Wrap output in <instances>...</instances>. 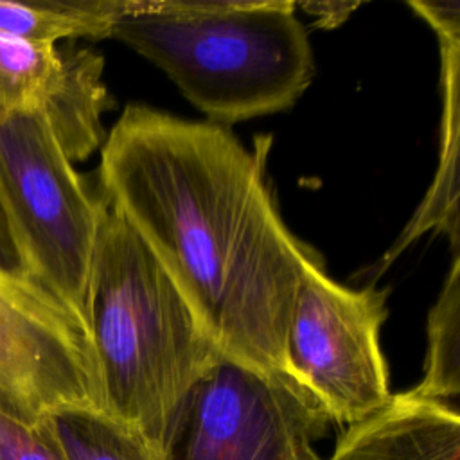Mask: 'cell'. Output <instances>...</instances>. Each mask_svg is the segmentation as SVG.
I'll return each mask as SVG.
<instances>
[{"mask_svg":"<svg viewBox=\"0 0 460 460\" xmlns=\"http://www.w3.org/2000/svg\"><path fill=\"white\" fill-rule=\"evenodd\" d=\"M264 156L225 126L131 104L101 147L99 196L146 244L221 358L296 381L286 332L311 250L284 225Z\"/></svg>","mask_w":460,"mask_h":460,"instance_id":"1","label":"cell"},{"mask_svg":"<svg viewBox=\"0 0 460 460\" xmlns=\"http://www.w3.org/2000/svg\"><path fill=\"white\" fill-rule=\"evenodd\" d=\"M88 340L101 411L158 449L219 358L172 280L106 201L88 284Z\"/></svg>","mask_w":460,"mask_h":460,"instance_id":"2","label":"cell"},{"mask_svg":"<svg viewBox=\"0 0 460 460\" xmlns=\"http://www.w3.org/2000/svg\"><path fill=\"white\" fill-rule=\"evenodd\" d=\"M296 2L129 0L111 36L158 66L207 122L282 111L314 75Z\"/></svg>","mask_w":460,"mask_h":460,"instance_id":"3","label":"cell"},{"mask_svg":"<svg viewBox=\"0 0 460 460\" xmlns=\"http://www.w3.org/2000/svg\"><path fill=\"white\" fill-rule=\"evenodd\" d=\"M104 201L36 111L0 110V235L11 268L52 293L88 334V284Z\"/></svg>","mask_w":460,"mask_h":460,"instance_id":"4","label":"cell"},{"mask_svg":"<svg viewBox=\"0 0 460 460\" xmlns=\"http://www.w3.org/2000/svg\"><path fill=\"white\" fill-rule=\"evenodd\" d=\"M386 289H350L331 279L313 252L304 261L293 298L286 359L293 377L332 422L354 424L390 399L379 345Z\"/></svg>","mask_w":460,"mask_h":460,"instance_id":"5","label":"cell"},{"mask_svg":"<svg viewBox=\"0 0 460 460\" xmlns=\"http://www.w3.org/2000/svg\"><path fill=\"white\" fill-rule=\"evenodd\" d=\"M331 417L296 381L217 358L164 440L167 460H322Z\"/></svg>","mask_w":460,"mask_h":460,"instance_id":"6","label":"cell"},{"mask_svg":"<svg viewBox=\"0 0 460 460\" xmlns=\"http://www.w3.org/2000/svg\"><path fill=\"white\" fill-rule=\"evenodd\" d=\"M101 410L88 334L45 288L0 262V411L25 424Z\"/></svg>","mask_w":460,"mask_h":460,"instance_id":"7","label":"cell"},{"mask_svg":"<svg viewBox=\"0 0 460 460\" xmlns=\"http://www.w3.org/2000/svg\"><path fill=\"white\" fill-rule=\"evenodd\" d=\"M102 68L93 49L0 32V110L41 113L66 156L84 160L102 147V113L113 106Z\"/></svg>","mask_w":460,"mask_h":460,"instance_id":"8","label":"cell"},{"mask_svg":"<svg viewBox=\"0 0 460 460\" xmlns=\"http://www.w3.org/2000/svg\"><path fill=\"white\" fill-rule=\"evenodd\" d=\"M408 5L435 31L442 54V135L438 165L417 212L392 250L381 259L386 268L406 246L426 232L444 234L455 253L458 248V142H460V5L451 2H408Z\"/></svg>","mask_w":460,"mask_h":460,"instance_id":"9","label":"cell"},{"mask_svg":"<svg viewBox=\"0 0 460 460\" xmlns=\"http://www.w3.org/2000/svg\"><path fill=\"white\" fill-rule=\"evenodd\" d=\"M329 460H460L458 410L411 390L395 394L349 424Z\"/></svg>","mask_w":460,"mask_h":460,"instance_id":"10","label":"cell"},{"mask_svg":"<svg viewBox=\"0 0 460 460\" xmlns=\"http://www.w3.org/2000/svg\"><path fill=\"white\" fill-rule=\"evenodd\" d=\"M129 0H0V32L58 43L75 38H110Z\"/></svg>","mask_w":460,"mask_h":460,"instance_id":"11","label":"cell"},{"mask_svg":"<svg viewBox=\"0 0 460 460\" xmlns=\"http://www.w3.org/2000/svg\"><path fill=\"white\" fill-rule=\"evenodd\" d=\"M66 460H167L135 429L97 408H68L41 420Z\"/></svg>","mask_w":460,"mask_h":460,"instance_id":"12","label":"cell"},{"mask_svg":"<svg viewBox=\"0 0 460 460\" xmlns=\"http://www.w3.org/2000/svg\"><path fill=\"white\" fill-rule=\"evenodd\" d=\"M413 394L451 404L460 394V257L455 253L446 282L428 318L422 381ZM455 406V404H453Z\"/></svg>","mask_w":460,"mask_h":460,"instance_id":"13","label":"cell"},{"mask_svg":"<svg viewBox=\"0 0 460 460\" xmlns=\"http://www.w3.org/2000/svg\"><path fill=\"white\" fill-rule=\"evenodd\" d=\"M0 460H66L43 422L34 426L0 411Z\"/></svg>","mask_w":460,"mask_h":460,"instance_id":"14","label":"cell"},{"mask_svg":"<svg viewBox=\"0 0 460 460\" xmlns=\"http://www.w3.org/2000/svg\"><path fill=\"white\" fill-rule=\"evenodd\" d=\"M361 5V2H298L296 7H300L305 14L313 16L322 29H334L341 25L352 11H356Z\"/></svg>","mask_w":460,"mask_h":460,"instance_id":"15","label":"cell"},{"mask_svg":"<svg viewBox=\"0 0 460 460\" xmlns=\"http://www.w3.org/2000/svg\"><path fill=\"white\" fill-rule=\"evenodd\" d=\"M0 262H2V261H0Z\"/></svg>","mask_w":460,"mask_h":460,"instance_id":"16","label":"cell"}]
</instances>
